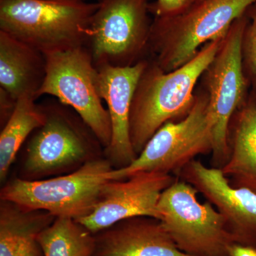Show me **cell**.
Here are the masks:
<instances>
[{
	"mask_svg": "<svg viewBox=\"0 0 256 256\" xmlns=\"http://www.w3.org/2000/svg\"><path fill=\"white\" fill-rule=\"evenodd\" d=\"M34 98L23 96L16 101V106L0 134V180L8 178L12 164L26 138L46 121V116L42 105L35 102Z\"/></svg>",
	"mask_w": 256,
	"mask_h": 256,
	"instance_id": "ac0fdd59",
	"label": "cell"
},
{
	"mask_svg": "<svg viewBox=\"0 0 256 256\" xmlns=\"http://www.w3.org/2000/svg\"><path fill=\"white\" fill-rule=\"evenodd\" d=\"M223 215L234 242L256 248V193L234 188L218 168L194 160L176 174Z\"/></svg>",
	"mask_w": 256,
	"mask_h": 256,
	"instance_id": "7c38bea8",
	"label": "cell"
},
{
	"mask_svg": "<svg viewBox=\"0 0 256 256\" xmlns=\"http://www.w3.org/2000/svg\"><path fill=\"white\" fill-rule=\"evenodd\" d=\"M97 2L0 0V31L44 55L88 47Z\"/></svg>",
	"mask_w": 256,
	"mask_h": 256,
	"instance_id": "7a4b0ae2",
	"label": "cell"
},
{
	"mask_svg": "<svg viewBox=\"0 0 256 256\" xmlns=\"http://www.w3.org/2000/svg\"><path fill=\"white\" fill-rule=\"evenodd\" d=\"M224 36L204 45L190 62L172 72H165L148 58L133 96L130 116V134L138 156L162 126L181 120L190 114L197 85Z\"/></svg>",
	"mask_w": 256,
	"mask_h": 256,
	"instance_id": "6da1fadb",
	"label": "cell"
},
{
	"mask_svg": "<svg viewBox=\"0 0 256 256\" xmlns=\"http://www.w3.org/2000/svg\"><path fill=\"white\" fill-rule=\"evenodd\" d=\"M230 256H256V248L248 246L234 244L230 248Z\"/></svg>",
	"mask_w": 256,
	"mask_h": 256,
	"instance_id": "603a6c76",
	"label": "cell"
},
{
	"mask_svg": "<svg viewBox=\"0 0 256 256\" xmlns=\"http://www.w3.org/2000/svg\"><path fill=\"white\" fill-rule=\"evenodd\" d=\"M88 48L95 66H132L149 58V0H97Z\"/></svg>",
	"mask_w": 256,
	"mask_h": 256,
	"instance_id": "9c48e42d",
	"label": "cell"
},
{
	"mask_svg": "<svg viewBox=\"0 0 256 256\" xmlns=\"http://www.w3.org/2000/svg\"><path fill=\"white\" fill-rule=\"evenodd\" d=\"M212 150L213 124L208 110V95L198 86L194 104L188 116L162 126L130 164L112 170L110 180H126L142 172L176 176L196 156L212 153Z\"/></svg>",
	"mask_w": 256,
	"mask_h": 256,
	"instance_id": "8992f818",
	"label": "cell"
},
{
	"mask_svg": "<svg viewBox=\"0 0 256 256\" xmlns=\"http://www.w3.org/2000/svg\"><path fill=\"white\" fill-rule=\"evenodd\" d=\"M148 60V58L128 67L95 66L96 88L107 104L112 131L104 154L114 169L127 166L138 158L130 134V116L133 96Z\"/></svg>",
	"mask_w": 256,
	"mask_h": 256,
	"instance_id": "4fadbf2b",
	"label": "cell"
},
{
	"mask_svg": "<svg viewBox=\"0 0 256 256\" xmlns=\"http://www.w3.org/2000/svg\"><path fill=\"white\" fill-rule=\"evenodd\" d=\"M48 1H62V0H48Z\"/></svg>",
	"mask_w": 256,
	"mask_h": 256,
	"instance_id": "d4e9b609",
	"label": "cell"
},
{
	"mask_svg": "<svg viewBox=\"0 0 256 256\" xmlns=\"http://www.w3.org/2000/svg\"><path fill=\"white\" fill-rule=\"evenodd\" d=\"M248 20L246 11L234 22L198 82L208 95V110L213 124L212 164L218 169L228 160L227 139L230 120L250 96V88L242 68L240 48L242 32Z\"/></svg>",
	"mask_w": 256,
	"mask_h": 256,
	"instance_id": "ba28073f",
	"label": "cell"
},
{
	"mask_svg": "<svg viewBox=\"0 0 256 256\" xmlns=\"http://www.w3.org/2000/svg\"><path fill=\"white\" fill-rule=\"evenodd\" d=\"M249 20L242 32V68L250 88V95L256 101V3L247 10Z\"/></svg>",
	"mask_w": 256,
	"mask_h": 256,
	"instance_id": "ffe728a7",
	"label": "cell"
},
{
	"mask_svg": "<svg viewBox=\"0 0 256 256\" xmlns=\"http://www.w3.org/2000/svg\"><path fill=\"white\" fill-rule=\"evenodd\" d=\"M94 256H193L182 252L159 220L137 216L95 234Z\"/></svg>",
	"mask_w": 256,
	"mask_h": 256,
	"instance_id": "5bb4252c",
	"label": "cell"
},
{
	"mask_svg": "<svg viewBox=\"0 0 256 256\" xmlns=\"http://www.w3.org/2000/svg\"><path fill=\"white\" fill-rule=\"evenodd\" d=\"M227 141L228 160L220 170L234 188L256 193V101L250 94L230 120Z\"/></svg>",
	"mask_w": 256,
	"mask_h": 256,
	"instance_id": "2e32d148",
	"label": "cell"
},
{
	"mask_svg": "<svg viewBox=\"0 0 256 256\" xmlns=\"http://www.w3.org/2000/svg\"><path fill=\"white\" fill-rule=\"evenodd\" d=\"M256 0H195L170 16H153L149 58L172 72L195 56L204 45L226 34Z\"/></svg>",
	"mask_w": 256,
	"mask_h": 256,
	"instance_id": "3957f363",
	"label": "cell"
},
{
	"mask_svg": "<svg viewBox=\"0 0 256 256\" xmlns=\"http://www.w3.org/2000/svg\"><path fill=\"white\" fill-rule=\"evenodd\" d=\"M44 256H94L95 235L76 220L56 217L37 236Z\"/></svg>",
	"mask_w": 256,
	"mask_h": 256,
	"instance_id": "d6986e66",
	"label": "cell"
},
{
	"mask_svg": "<svg viewBox=\"0 0 256 256\" xmlns=\"http://www.w3.org/2000/svg\"><path fill=\"white\" fill-rule=\"evenodd\" d=\"M46 75L36 98L50 95L75 110L90 128L104 149L111 140L108 111L97 88V70L88 46L45 55Z\"/></svg>",
	"mask_w": 256,
	"mask_h": 256,
	"instance_id": "30bf717a",
	"label": "cell"
},
{
	"mask_svg": "<svg viewBox=\"0 0 256 256\" xmlns=\"http://www.w3.org/2000/svg\"><path fill=\"white\" fill-rule=\"evenodd\" d=\"M46 75V56L28 44L0 31V88L14 100H36Z\"/></svg>",
	"mask_w": 256,
	"mask_h": 256,
	"instance_id": "9a60e30c",
	"label": "cell"
},
{
	"mask_svg": "<svg viewBox=\"0 0 256 256\" xmlns=\"http://www.w3.org/2000/svg\"><path fill=\"white\" fill-rule=\"evenodd\" d=\"M150 1V0H149ZM195 0H154L150 3V11L154 16H170L186 10Z\"/></svg>",
	"mask_w": 256,
	"mask_h": 256,
	"instance_id": "44dd1931",
	"label": "cell"
},
{
	"mask_svg": "<svg viewBox=\"0 0 256 256\" xmlns=\"http://www.w3.org/2000/svg\"><path fill=\"white\" fill-rule=\"evenodd\" d=\"M54 216L0 200V256H44L37 236Z\"/></svg>",
	"mask_w": 256,
	"mask_h": 256,
	"instance_id": "e0dca14e",
	"label": "cell"
},
{
	"mask_svg": "<svg viewBox=\"0 0 256 256\" xmlns=\"http://www.w3.org/2000/svg\"><path fill=\"white\" fill-rule=\"evenodd\" d=\"M198 192L176 178L162 193L158 218L176 246L193 256H230L233 237L223 215L210 202L201 203Z\"/></svg>",
	"mask_w": 256,
	"mask_h": 256,
	"instance_id": "52a82bcc",
	"label": "cell"
},
{
	"mask_svg": "<svg viewBox=\"0 0 256 256\" xmlns=\"http://www.w3.org/2000/svg\"><path fill=\"white\" fill-rule=\"evenodd\" d=\"M46 119L32 132L23 165L24 180L78 169L100 158L101 146L95 134L72 108L58 102L43 104Z\"/></svg>",
	"mask_w": 256,
	"mask_h": 256,
	"instance_id": "5b68a950",
	"label": "cell"
},
{
	"mask_svg": "<svg viewBox=\"0 0 256 256\" xmlns=\"http://www.w3.org/2000/svg\"><path fill=\"white\" fill-rule=\"evenodd\" d=\"M114 169L108 160L100 156L62 176L36 180L14 178L2 188L0 200L78 220L95 208Z\"/></svg>",
	"mask_w": 256,
	"mask_h": 256,
	"instance_id": "277c9868",
	"label": "cell"
},
{
	"mask_svg": "<svg viewBox=\"0 0 256 256\" xmlns=\"http://www.w3.org/2000/svg\"><path fill=\"white\" fill-rule=\"evenodd\" d=\"M68 1L82 2L85 1V0H68Z\"/></svg>",
	"mask_w": 256,
	"mask_h": 256,
	"instance_id": "cb8c5ba5",
	"label": "cell"
},
{
	"mask_svg": "<svg viewBox=\"0 0 256 256\" xmlns=\"http://www.w3.org/2000/svg\"><path fill=\"white\" fill-rule=\"evenodd\" d=\"M16 101L18 100H14L6 90L0 88V112H1L2 126H4L12 114L16 106Z\"/></svg>",
	"mask_w": 256,
	"mask_h": 256,
	"instance_id": "7402d4cb",
	"label": "cell"
},
{
	"mask_svg": "<svg viewBox=\"0 0 256 256\" xmlns=\"http://www.w3.org/2000/svg\"><path fill=\"white\" fill-rule=\"evenodd\" d=\"M172 174L142 172L126 180L109 181L90 214L76 222L95 234L137 216L158 218L156 206L162 193L176 180Z\"/></svg>",
	"mask_w": 256,
	"mask_h": 256,
	"instance_id": "8fae6325",
	"label": "cell"
}]
</instances>
